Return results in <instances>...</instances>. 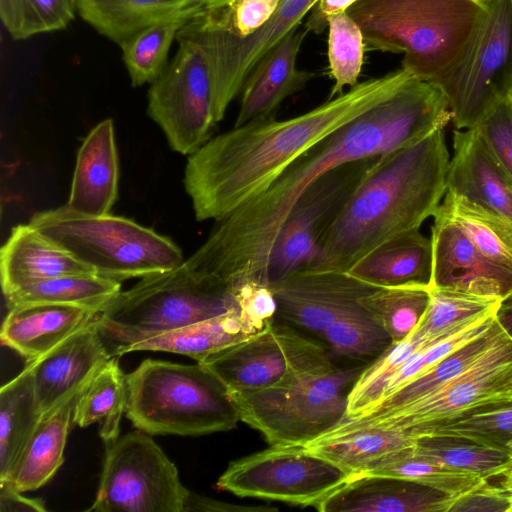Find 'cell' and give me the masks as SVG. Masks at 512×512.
Returning a JSON list of instances; mask_svg holds the SVG:
<instances>
[{"label":"cell","instance_id":"cell-1","mask_svg":"<svg viewBox=\"0 0 512 512\" xmlns=\"http://www.w3.org/2000/svg\"><path fill=\"white\" fill-rule=\"evenodd\" d=\"M451 121L442 90L412 76L390 97L311 146L267 189L219 221L184 264L229 289L245 280L268 285L267 261L277 234L315 180L346 162L409 145Z\"/></svg>","mask_w":512,"mask_h":512},{"label":"cell","instance_id":"cell-2","mask_svg":"<svg viewBox=\"0 0 512 512\" xmlns=\"http://www.w3.org/2000/svg\"><path fill=\"white\" fill-rule=\"evenodd\" d=\"M411 77L401 67L298 116L255 120L210 138L189 156L184 172L196 219L223 220L267 189L311 146L390 97Z\"/></svg>","mask_w":512,"mask_h":512},{"label":"cell","instance_id":"cell-3","mask_svg":"<svg viewBox=\"0 0 512 512\" xmlns=\"http://www.w3.org/2000/svg\"><path fill=\"white\" fill-rule=\"evenodd\" d=\"M449 161L444 129L383 154L325 233L309 271L348 272L382 243L420 229L445 196Z\"/></svg>","mask_w":512,"mask_h":512},{"label":"cell","instance_id":"cell-4","mask_svg":"<svg viewBox=\"0 0 512 512\" xmlns=\"http://www.w3.org/2000/svg\"><path fill=\"white\" fill-rule=\"evenodd\" d=\"M486 11L474 0H358L346 12L366 49L402 54L403 69L436 84L462 57Z\"/></svg>","mask_w":512,"mask_h":512},{"label":"cell","instance_id":"cell-5","mask_svg":"<svg viewBox=\"0 0 512 512\" xmlns=\"http://www.w3.org/2000/svg\"><path fill=\"white\" fill-rule=\"evenodd\" d=\"M126 384V416L150 435H206L241 421L225 385L199 362L146 359L126 375Z\"/></svg>","mask_w":512,"mask_h":512},{"label":"cell","instance_id":"cell-6","mask_svg":"<svg viewBox=\"0 0 512 512\" xmlns=\"http://www.w3.org/2000/svg\"><path fill=\"white\" fill-rule=\"evenodd\" d=\"M233 292L191 272L184 262L141 278L121 291L97 316L112 356L156 335L207 320L237 308Z\"/></svg>","mask_w":512,"mask_h":512},{"label":"cell","instance_id":"cell-7","mask_svg":"<svg viewBox=\"0 0 512 512\" xmlns=\"http://www.w3.org/2000/svg\"><path fill=\"white\" fill-rule=\"evenodd\" d=\"M29 223L95 274L115 281L141 279L184 262L169 238L111 213L84 215L64 205L36 213Z\"/></svg>","mask_w":512,"mask_h":512},{"label":"cell","instance_id":"cell-8","mask_svg":"<svg viewBox=\"0 0 512 512\" xmlns=\"http://www.w3.org/2000/svg\"><path fill=\"white\" fill-rule=\"evenodd\" d=\"M364 368L334 364L285 386L229 395L240 420L270 445H308L345 420L349 392Z\"/></svg>","mask_w":512,"mask_h":512},{"label":"cell","instance_id":"cell-9","mask_svg":"<svg viewBox=\"0 0 512 512\" xmlns=\"http://www.w3.org/2000/svg\"><path fill=\"white\" fill-rule=\"evenodd\" d=\"M455 129L475 128L512 90V0L487 3L486 14L459 61L435 84Z\"/></svg>","mask_w":512,"mask_h":512},{"label":"cell","instance_id":"cell-10","mask_svg":"<svg viewBox=\"0 0 512 512\" xmlns=\"http://www.w3.org/2000/svg\"><path fill=\"white\" fill-rule=\"evenodd\" d=\"M188 489L150 434L130 432L106 445L95 512H183Z\"/></svg>","mask_w":512,"mask_h":512},{"label":"cell","instance_id":"cell-11","mask_svg":"<svg viewBox=\"0 0 512 512\" xmlns=\"http://www.w3.org/2000/svg\"><path fill=\"white\" fill-rule=\"evenodd\" d=\"M382 155L341 164L301 194L271 248L266 268L268 285L314 265L325 233Z\"/></svg>","mask_w":512,"mask_h":512},{"label":"cell","instance_id":"cell-12","mask_svg":"<svg viewBox=\"0 0 512 512\" xmlns=\"http://www.w3.org/2000/svg\"><path fill=\"white\" fill-rule=\"evenodd\" d=\"M199 363L220 379L229 394L285 386L334 365L322 344L275 322Z\"/></svg>","mask_w":512,"mask_h":512},{"label":"cell","instance_id":"cell-13","mask_svg":"<svg viewBox=\"0 0 512 512\" xmlns=\"http://www.w3.org/2000/svg\"><path fill=\"white\" fill-rule=\"evenodd\" d=\"M349 477L306 445L272 444L232 461L216 485L239 497L315 507Z\"/></svg>","mask_w":512,"mask_h":512},{"label":"cell","instance_id":"cell-14","mask_svg":"<svg viewBox=\"0 0 512 512\" xmlns=\"http://www.w3.org/2000/svg\"><path fill=\"white\" fill-rule=\"evenodd\" d=\"M178 44L174 57L150 83L147 112L171 149L190 156L210 139L216 125L212 85L203 52L190 42Z\"/></svg>","mask_w":512,"mask_h":512},{"label":"cell","instance_id":"cell-15","mask_svg":"<svg viewBox=\"0 0 512 512\" xmlns=\"http://www.w3.org/2000/svg\"><path fill=\"white\" fill-rule=\"evenodd\" d=\"M318 0H282L274 17L254 34L234 39L200 29L189 21L176 41L196 45L204 54L211 76L212 113L215 123L225 116L231 102L258 62L288 33L298 28Z\"/></svg>","mask_w":512,"mask_h":512},{"label":"cell","instance_id":"cell-16","mask_svg":"<svg viewBox=\"0 0 512 512\" xmlns=\"http://www.w3.org/2000/svg\"><path fill=\"white\" fill-rule=\"evenodd\" d=\"M511 375L512 340L501 329L476 361L431 394L382 416L346 418L335 428L368 425L404 430L441 423L482 405Z\"/></svg>","mask_w":512,"mask_h":512},{"label":"cell","instance_id":"cell-17","mask_svg":"<svg viewBox=\"0 0 512 512\" xmlns=\"http://www.w3.org/2000/svg\"><path fill=\"white\" fill-rule=\"evenodd\" d=\"M269 286L277 316L320 337L337 317L378 288L347 272L309 270Z\"/></svg>","mask_w":512,"mask_h":512},{"label":"cell","instance_id":"cell-18","mask_svg":"<svg viewBox=\"0 0 512 512\" xmlns=\"http://www.w3.org/2000/svg\"><path fill=\"white\" fill-rule=\"evenodd\" d=\"M431 287L506 300L512 296V271L484 256L465 233L438 210L430 235Z\"/></svg>","mask_w":512,"mask_h":512},{"label":"cell","instance_id":"cell-19","mask_svg":"<svg viewBox=\"0 0 512 512\" xmlns=\"http://www.w3.org/2000/svg\"><path fill=\"white\" fill-rule=\"evenodd\" d=\"M97 316L53 350L27 363L43 415L78 396L112 357Z\"/></svg>","mask_w":512,"mask_h":512},{"label":"cell","instance_id":"cell-20","mask_svg":"<svg viewBox=\"0 0 512 512\" xmlns=\"http://www.w3.org/2000/svg\"><path fill=\"white\" fill-rule=\"evenodd\" d=\"M455 497L398 477L356 474L314 508L320 512H449Z\"/></svg>","mask_w":512,"mask_h":512},{"label":"cell","instance_id":"cell-21","mask_svg":"<svg viewBox=\"0 0 512 512\" xmlns=\"http://www.w3.org/2000/svg\"><path fill=\"white\" fill-rule=\"evenodd\" d=\"M446 192L512 221V179L476 127L454 130Z\"/></svg>","mask_w":512,"mask_h":512},{"label":"cell","instance_id":"cell-22","mask_svg":"<svg viewBox=\"0 0 512 512\" xmlns=\"http://www.w3.org/2000/svg\"><path fill=\"white\" fill-rule=\"evenodd\" d=\"M308 33L306 29H294L254 67L241 90L234 127L273 117L284 100L317 77V73L300 70L296 64Z\"/></svg>","mask_w":512,"mask_h":512},{"label":"cell","instance_id":"cell-23","mask_svg":"<svg viewBox=\"0 0 512 512\" xmlns=\"http://www.w3.org/2000/svg\"><path fill=\"white\" fill-rule=\"evenodd\" d=\"M99 313L92 308L65 304L15 306L2 323L1 342L30 363L85 328Z\"/></svg>","mask_w":512,"mask_h":512},{"label":"cell","instance_id":"cell-24","mask_svg":"<svg viewBox=\"0 0 512 512\" xmlns=\"http://www.w3.org/2000/svg\"><path fill=\"white\" fill-rule=\"evenodd\" d=\"M118 181L114 124L112 119H105L88 133L78 149L66 206L84 215L110 214L118 195Z\"/></svg>","mask_w":512,"mask_h":512},{"label":"cell","instance_id":"cell-25","mask_svg":"<svg viewBox=\"0 0 512 512\" xmlns=\"http://www.w3.org/2000/svg\"><path fill=\"white\" fill-rule=\"evenodd\" d=\"M0 273L4 296L54 277L95 274L31 223L12 228L0 251Z\"/></svg>","mask_w":512,"mask_h":512},{"label":"cell","instance_id":"cell-26","mask_svg":"<svg viewBox=\"0 0 512 512\" xmlns=\"http://www.w3.org/2000/svg\"><path fill=\"white\" fill-rule=\"evenodd\" d=\"M376 287L431 288L433 246L430 237L415 229L394 237L358 260L347 272Z\"/></svg>","mask_w":512,"mask_h":512},{"label":"cell","instance_id":"cell-27","mask_svg":"<svg viewBox=\"0 0 512 512\" xmlns=\"http://www.w3.org/2000/svg\"><path fill=\"white\" fill-rule=\"evenodd\" d=\"M414 444L406 430L362 425L334 428L306 447L353 476Z\"/></svg>","mask_w":512,"mask_h":512},{"label":"cell","instance_id":"cell-28","mask_svg":"<svg viewBox=\"0 0 512 512\" xmlns=\"http://www.w3.org/2000/svg\"><path fill=\"white\" fill-rule=\"evenodd\" d=\"M258 331L242 316L239 307L225 314L144 339L126 353L160 351L185 355L197 362L248 339Z\"/></svg>","mask_w":512,"mask_h":512},{"label":"cell","instance_id":"cell-29","mask_svg":"<svg viewBox=\"0 0 512 512\" xmlns=\"http://www.w3.org/2000/svg\"><path fill=\"white\" fill-rule=\"evenodd\" d=\"M201 3L202 0H77V13L121 47L147 27Z\"/></svg>","mask_w":512,"mask_h":512},{"label":"cell","instance_id":"cell-30","mask_svg":"<svg viewBox=\"0 0 512 512\" xmlns=\"http://www.w3.org/2000/svg\"><path fill=\"white\" fill-rule=\"evenodd\" d=\"M76 398L43 415L9 481L18 491L39 489L63 464Z\"/></svg>","mask_w":512,"mask_h":512},{"label":"cell","instance_id":"cell-31","mask_svg":"<svg viewBox=\"0 0 512 512\" xmlns=\"http://www.w3.org/2000/svg\"><path fill=\"white\" fill-rule=\"evenodd\" d=\"M42 417L26 364L0 389V481H10Z\"/></svg>","mask_w":512,"mask_h":512},{"label":"cell","instance_id":"cell-32","mask_svg":"<svg viewBox=\"0 0 512 512\" xmlns=\"http://www.w3.org/2000/svg\"><path fill=\"white\" fill-rule=\"evenodd\" d=\"M126 402V375L117 356H112L77 396L73 423L84 428L97 422L99 435L108 445L119 437Z\"/></svg>","mask_w":512,"mask_h":512},{"label":"cell","instance_id":"cell-33","mask_svg":"<svg viewBox=\"0 0 512 512\" xmlns=\"http://www.w3.org/2000/svg\"><path fill=\"white\" fill-rule=\"evenodd\" d=\"M500 330L501 328L495 319L489 329L382 399L377 405L364 413L347 418L369 419L382 416L431 394L476 361L493 342Z\"/></svg>","mask_w":512,"mask_h":512},{"label":"cell","instance_id":"cell-34","mask_svg":"<svg viewBox=\"0 0 512 512\" xmlns=\"http://www.w3.org/2000/svg\"><path fill=\"white\" fill-rule=\"evenodd\" d=\"M491 261L512 271V221L460 196L445 193L437 209Z\"/></svg>","mask_w":512,"mask_h":512},{"label":"cell","instance_id":"cell-35","mask_svg":"<svg viewBox=\"0 0 512 512\" xmlns=\"http://www.w3.org/2000/svg\"><path fill=\"white\" fill-rule=\"evenodd\" d=\"M120 292L121 282L90 273L50 278L4 297L9 309L23 304L53 303L101 312Z\"/></svg>","mask_w":512,"mask_h":512},{"label":"cell","instance_id":"cell-36","mask_svg":"<svg viewBox=\"0 0 512 512\" xmlns=\"http://www.w3.org/2000/svg\"><path fill=\"white\" fill-rule=\"evenodd\" d=\"M404 430L413 437H461L512 457V401L482 404L447 421Z\"/></svg>","mask_w":512,"mask_h":512},{"label":"cell","instance_id":"cell-37","mask_svg":"<svg viewBox=\"0 0 512 512\" xmlns=\"http://www.w3.org/2000/svg\"><path fill=\"white\" fill-rule=\"evenodd\" d=\"M197 4L142 30L120 48L132 86L153 82L168 64V53L180 29L204 6Z\"/></svg>","mask_w":512,"mask_h":512},{"label":"cell","instance_id":"cell-38","mask_svg":"<svg viewBox=\"0 0 512 512\" xmlns=\"http://www.w3.org/2000/svg\"><path fill=\"white\" fill-rule=\"evenodd\" d=\"M503 300L443 288H430L427 310L414 332L434 341L495 313Z\"/></svg>","mask_w":512,"mask_h":512},{"label":"cell","instance_id":"cell-39","mask_svg":"<svg viewBox=\"0 0 512 512\" xmlns=\"http://www.w3.org/2000/svg\"><path fill=\"white\" fill-rule=\"evenodd\" d=\"M334 357L377 358L392 339L360 301L337 317L321 336Z\"/></svg>","mask_w":512,"mask_h":512},{"label":"cell","instance_id":"cell-40","mask_svg":"<svg viewBox=\"0 0 512 512\" xmlns=\"http://www.w3.org/2000/svg\"><path fill=\"white\" fill-rule=\"evenodd\" d=\"M413 448L399 451L370 465L360 474L398 477L434 488L451 496L465 493L487 479L470 472L448 468L413 453Z\"/></svg>","mask_w":512,"mask_h":512},{"label":"cell","instance_id":"cell-41","mask_svg":"<svg viewBox=\"0 0 512 512\" xmlns=\"http://www.w3.org/2000/svg\"><path fill=\"white\" fill-rule=\"evenodd\" d=\"M413 453L442 466L477 474L487 480L512 458L461 437L421 435L415 437Z\"/></svg>","mask_w":512,"mask_h":512},{"label":"cell","instance_id":"cell-42","mask_svg":"<svg viewBox=\"0 0 512 512\" xmlns=\"http://www.w3.org/2000/svg\"><path fill=\"white\" fill-rule=\"evenodd\" d=\"M430 288L421 286L378 287L360 303L389 334L392 344L408 337L423 318Z\"/></svg>","mask_w":512,"mask_h":512},{"label":"cell","instance_id":"cell-43","mask_svg":"<svg viewBox=\"0 0 512 512\" xmlns=\"http://www.w3.org/2000/svg\"><path fill=\"white\" fill-rule=\"evenodd\" d=\"M77 0H0V19L14 40L66 29L75 19Z\"/></svg>","mask_w":512,"mask_h":512},{"label":"cell","instance_id":"cell-44","mask_svg":"<svg viewBox=\"0 0 512 512\" xmlns=\"http://www.w3.org/2000/svg\"><path fill=\"white\" fill-rule=\"evenodd\" d=\"M282 0H227L204 5L189 22L203 30L234 39L246 38L275 15Z\"/></svg>","mask_w":512,"mask_h":512},{"label":"cell","instance_id":"cell-45","mask_svg":"<svg viewBox=\"0 0 512 512\" xmlns=\"http://www.w3.org/2000/svg\"><path fill=\"white\" fill-rule=\"evenodd\" d=\"M431 341L414 331L404 340L392 344L375 361L365 367L348 395L347 417L364 413L380 402L392 376L420 348Z\"/></svg>","mask_w":512,"mask_h":512},{"label":"cell","instance_id":"cell-46","mask_svg":"<svg viewBox=\"0 0 512 512\" xmlns=\"http://www.w3.org/2000/svg\"><path fill=\"white\" fill-rule=\"evenodd\" d=\"M327 28L329 75L334 80L328 99H332L345 87L358 84L366 46L361 28L347 12L330 18Z\"/></svg>","mask_w":512,"mask_h":512},{"label":"cell","instance_id":"cell-47","mask_svg":"<svg viewBox=\"0 0 512 512\" xmlns=\"http://www.w3.org/2000/svg\"><path fill=\"white\" fill-rule=\"evenodd\" d=\"M495 313L481 317L451 335L431 341L416 351L392 376L382 399L423 374L450 353L489 329L495 320Z\"/></svg>","mask_w":512,"mask_h":512},{"label":"cell","instance_id":"cell-48","mask_svg":"<svg viewBox=\"0 0 512 512\" xmlns=\"http://www.w3.org/2000/svg\"><path fill=\"white\" fill-rule=\"evenodd\" d=\"M512 179V96L500 100L476 127Z\"/></svg>","mask_w":512,"mask_h":512},{"label":"cell","instance_id":"cell-49","mask_svg":"<svg viewBox=\"0 0 512 512\" xmlns=\"http://www.w3.org/2000/svg\"><path fill=\"white\" fill-rule=\"evenodd\" d=\"M242 316L258 331L275 322L277 303L269 285L245 280L231 288Z\"/></svg>","mask_w":512,"mask_h":512},{"label":"cell","instance_id":"cell-50","mask_svg":"<svg viewBox=\"0 0 512 512\" xmlns=\"http://www.w3.org/2000/svg\"><path fill=\"white\" fill-rule=\"evenodd\" d=\"M509 494L489 480L455 497L449 512H507Z\"/></svg>","mask_w":512,"mask_h":512},{"label":"cell","instance_id":"cell-51","mask_svg":"<svg viewBox=\"0 0 512 512\" xmlns=\"http://www.w3.org/2000/svg\"><path fill=\"white\" fill-rule=\"evenodd\" d=\"M274 506H244L222 502L213 498L198 495L188 490L183 512H272Z\"/></svg>","mask_w":512,"mask_h":512},{"label":"cell","instance_id":"cell-52","mask_svg":"<svg viewBox=\"0 0 512 512\" xmlns=\"http://www.w3.org/2000/svg\"><path fill=\"white\" fill-rule=\"evenodd\" d=\"M358 0H318L307 15L305 29L319 34L328 27L330 18L346 12Z\"/></svg>","mask_w":512,"mask_h":512},{"label":"cell","instance_id":"cell-53","mask_svg":"<svg viewBox=\"0 0 512 512\" xmlns=\"http://www.w3.org/2000/svg\"><path fill=\"white\" fill-rule=\"evenodd\" d=\"M9 481H0V511H46L45 503L40 498L22 495Z\"/></svg>","mask_w":512,"mask_h":512},{"label":"cell","instance_id":"cell-54","mask_svg":"<svg viewBox=\"0 0 512 512\" xmlns=\"http://www.w3.org/2000/svg\"><path fill=\"white\" fill-rule=\"evenodd\" d=\"M495 319L505 334L512 340V298H508L500 304Z\"/></svg>","mask_w":512,"mask_h":512},{"label":"cell","instance_id":"cell-55","mask_svg":"<svg viewBox=\"0 0 512 512\" xmlns=\"http://www.w3.org/2000/svg\"><path fill=\"white\" fill-rule=\"evenodd\" d=\"M494 477L500 478L498 486L503 491L508 494H512V458L506 465L497 471Z\"/></svg>","mask_w":512,"mask_h":512},{"label":"cell","instance_id":"cell-56","mask_svg":"<svg viewBox=\"0 0 512 512\" xmlns=\"http://www.w3.org/2000/svg\"><path fill=\"white\" fill-rule=\"evenodd\" d=\"M503 401H512V375L483 404Z\"/></svg>","mask_w":512,"mask_h":512},{"label":"cell","instance_id":"cell-57","mask_svg":"<svg viewBox=\"0 0 512 512\" xmlns=\"http://www.w3.org/2000/svg\"><path fill=\"white\" fill-rule=\"evenodd\" d=\"M203 3L205 5H213V4H218V3H221V2H225L227 0H202Z\"/></svg>","mask_w":512,"mask_h":512},{"label":"cell","instance_id":"cell-58","mask_svg":"<svg viewBox=\"0 0 512 512\" xmlns=\"http://www.w3.org/2000/svg\"><path fill=\"white\" fill-rule=\"evenodd\" d=\"M509 508L507 512H512V494H509Z\"/></svg>","mask_w":512,"mask_h":512},{"label":"cell","instance_id":"cell-59","mask_svg":"<svg viewBox=\"0 0 512 512\" xmlns=\"http://www.w3.org/2000/svg\"><path fill=\"white\" fill-rule=\"evenodd\" d=\"M474 1H476L478 3H481V4H487V3H489V2H491L493 0H474Z\"/></svg>","mask_w":512,"mask_h":512},{"label":"cell","instance_id":"cell-60","mask_svg":"<svg viewBox=\"0 0 512 512\" xmlns=\"http://www.w3.org/2000/svg\"><path fill=\"white\" fill-rule=\"evenodd\" d=\"M511 94H512V90H511Z\"/></svg>","mask_w":512,"mask_h":512},{"label":"cell","instance_id":"cell-61","mask_svg":"<svg viewBox=\"0 0 512 512\" xmlns=\"http://www.w3.org/2000/svg\"><path fill=\"white\" fill-rule=\"evenodd\" d=\"M510 298H512V296Z\"/></svg>","mask_w":512,"mask_h":512},{"label":"cell","instance_id":"cell-62","mask_svg":"<svg viewBox=\"0 0 512 512\" xmlns=\"http://www.w3.org/2000/svg\"><path fill=\"white\" fill-rule=\"evenodd\" d=\"M511 96H512V94H511Z\"/></svg>","mask_w":512,"mask_h":512}]
</instances>
